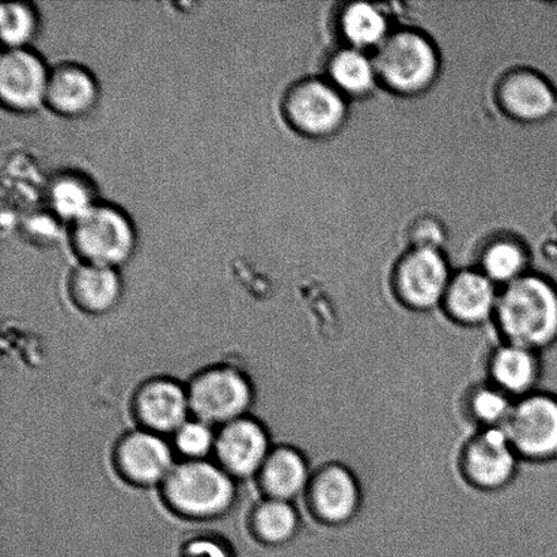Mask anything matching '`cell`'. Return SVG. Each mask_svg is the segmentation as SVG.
Here are the masks:
<instances>
[{"label":"cell","mask_w":557,"mask_h":557,"mask_svg":"<svg viewBox=\"0 0 557 557\" xmlns=\"http://www.w3.org/2000/svg\"><path fill=\"white\" fill-rule=\"evenodd\" d=\"M493 324L502 342L543 352L557 343V283L527 274L499 294Z\"/></svg>","instance_id":"cell-1"},{"label":"cell","mask_w":557,"mask_h":557,"mask_svg":"<svg viewBox=\"0 0 557 557\" xmlns=\"http://www.w3.org/2000/svg\"><path fill=\"white\" fill-rule=\"evenodd\" d=\"M71 252L82 264L119 270L138 249V231L128 212L111 201L98 200L67 225Z\"/></svg>","instance_id":"cell-2"},{"label":"cell","mask_w":557,"mask_h":557,"mask_svg":"<svg viewBox=\"0 0 557 557\" xmlns=\"http://www.w3.org/2000/svg\"><path fill=\"white\" fill-rule=\"evenodd\" d=\"M382 85L398 96H419L433 87L441 73V53L429 36L401 30L387 36L373 58Z\"/></svg>","instance_id":"cell-3"},{"label":"cell","mask_w":557,"mask_h":557,"mask_svg":"<svg viewBox=\"0 0 557 557\" xmlns=\"http://www.w3.org/2000/svg\"><path fill=\"white\" fill-rule=\"evenodd\" d=\"M278 112L293 134L313 141L335 136L349 113L342 92L320 76L293 81L283 91Z\"/></svg>","instance_id":"cell-4"},{"label":"cell","mask_w":557,"mask_h":557,"mask_svg":"<svg viewBox=\"0 0 557 557\" xmlns=\"http://www.w3.org/2000/svg\"><path fill=\"white\" fill-rule=\"evenodd\" d=\"M504 429L474 430L458 451L461 479L479 493H499L515 482L521 466Z\"/></svg>","instance_id":"cell-5"},{"label":"cell","mask_w":557,"mask_h":557,"mask_svg":"<svg viewBox=\"0 0 557 557\" xmlns=\"http://www.w3.org/2000/svg\"><path fill=\"white\" fill-rule=\"evenodd\" d=\"M504 431L522 462L556 461L557 395L539 389L518 398Z\"/></svg>","instance_id":"cell-6"},{"label":"cell","mask_w":557,"mask_h":557,"mask_svg":"<svg viewBox=\"0 0 557 557\" xmlns=\"http://www.w3.org/2000/svg\"><path fill=\"white\" fill-rule=\"evenodd\" d=\"M169 504L189 517H214L231 507L234 485L220 468L203 461L174 467L165 480Z\"/></svg>","instance_id":"cell-7"},{"label":"cell","mask_w":557,"mask_h":557,"mask_svg":"<svg viewBox=\"0 0 557 557\" xmlns=\"http://www.w3.org/2000/svg\"><path fill=\"white\" fill-rule=\"evenodd\" d=\"M451 276L449 261L441 250L413 248L393 271V295L403 308L428 313L441 309Z\"/></svg>","instance_id":"cell-8"},{"label":"cell","mask_w":557,"mask_h":557,"mask_svg":"<svg viewBox=\"0 0 557 557\" xmlns=\"http://www.w3.org/2000/svg\"><path fill=\"white\" fill-rule=\"evenodd\" d=\"M308 504L315 520L331 528H342L358 517L363 491L357 474L346 463L331 461L311 474Z\"/></svg>","instance_id":"cell-9"},{"label":"cell","mask_w":557,"mask_h":557,"mask_svg":"<svg viewBox=\"0 0 557 557\" xmlns=\"http://www.w3.org/2000/svg\"><path fill=\"white\" fill-rule=\"evenodd\" d=\"M49 69L41 54L29 48L3 49L0 58V103L16 114L46 107Z\"/></svg>","instance_id":"cell-10"},{"label":"cell","mask_w":557,"mask_h":557,"mask_svg":"<svg viewBox=\"0 0 557 557\" xmlns=\"http://www.w3.org/2000/svg\"><path fill=\"white\" fill-rule=\"evenodd\" d=\"M189 407L201 422L232 423L247 411L252 389L242 373L233 369L207 371L188 392Z\"/></svg>","instance_id":"cell-11"},{"label":"cell","mask_w":557,"mask_h":557,"mask_svg":"<svg viewBox=\"0 0 557 557\" xmlns=\"http://www.w3.org/2000/svg\"><path fill=\"white\" fill-rule=\"evenodd\" d=\"M100 98V81L87 65L64 60L49 69L46 108L57 116L67 120L90 116Z\"/></svg>","instance_id":"cell-12"},{"label":"cell","mask_w":557,"mask_h":557,"mask_svg":"<svg viewBox=\"0 0 557 557\" xmlns=\"http://www.w3.org/2000/svg\"><path fill=\"white\" fill-rule=\"evenodd\" d=\"M499 294L482 271L460 270L451 276L441 310L453 324L482 327L494 322Z\"/></svg>","instance_id":"cell-13"},{"label":"cell","mask_w":557,"mask_h":557,"mask_svg":"<svg viewBox=\"0 0 557 557\" xmlns=\"http://www.w3.org/2000/svg\"><path fill=\"white\" fill-rule=\"evenodd\" d=\"M500 111L522 123L547 122L557 112L556 87L537 71L516 70L496 89Z\"/></svg>","instance_id":"cell-14"},{"label":"cell","mask_w":557,"mask_h":557,"mask_svg":"<svg viewBox=\"0 0 557 557\" xmlns=\"http://www.w3.org/2000/svg\"><path fill=\"white\" fill-rule=\"evenodd\" d=\"M485 370V380L518 400L540 389L543 376L542 352L500 341L491 349Z\"/></svg>","instance_id":"cell-15"},{"label":"cell","mask_w":557,"mask_h":557,"mask_svg":"<svg viewBox=\"0 0 557 557\" xmlns=\"http://www.w3.org/2000/svg\"><path fill=\"white\" fill-rule=\"evenodd\" d=\"M216 451L227 471L237 476H248L263 468L269 458V438L258 423L238 419L222 430Z\"/></svg>","instance_id":"cell-16"},{"label":"cell","mask_w":557,"mask_h":557,"mask_svg":"<svg viewBox=\"0 0 557 557\" xmlns=\"http://www.w3.org/2000/svg\"><path fill=\"white\" fill-rule=\"evenodd\" d=\"M98 189L89 174L79 169H60L44 185L46 210L62 223H71L95 206Z\"/></svg>","instance_id":"cell-17"},{"label":"cell","mask_w":557,"mask_h":557,"mask_svg":"<svg viewBox=\"0 0 557 557\" xmlns=\"http://www.w3.org/2000/svg\"><path fill=\"white\" fill-rule=\"evenodd\" d=\"M120 469L128 479L139 484H151L166 480L173 471L172 451L160 436L135 433L119 446Z\"/></svg>","instance_id":"cell-18"},{"label":"cell","mask_w":557,"mask_h":557,"mask_svg":"<svg viewBox=\"0 0 557 557\" xmlns=\"http://www.w3.org/2000/svg\"><path fill=\"white\" fill-rule=\"evenodd\" d=\"M67 287L73 302L90 314H103L116 308L123 294L119 270L92 264H76L70 272Z\"/></svg>","instance_id":"cell-19"},{"label":"cell","mask_w":557,"mask_h":557,"mask_svg":"<svg viewBox=\"0 0 557 557\" xmlns=\"http://www.w3.org/2000/svg\"><path fill=\"white\" fill-rule=\"evenodd\" d=\"M188 408V393L168 380L150 382L136 397V411L141 422L158 433H171L187 423Z\"/></svg>","instance_id":"cell-20"},{"label":"cell","mask_w":557,"mask_h":557,"mask_svg":"<svg viewBox=\"0 0 557 557\" xmlns=\"http://www.w3.org/2000/svg\"><path fill=\"white\" fill-rule=\"evenodd\" d=\"M311 473L308 460L293 447H281L270 453L261 468L264 488L272 499L292 500L306 493Z\"/></svg>","instance_id":"cell-21"},{"label":"cell","mask_w":557,"mask_h":557,"mask_svg":"<svg viewBox=\"0 0 557 557\" xmlns=\"http://www.w3.org/2000/svg\"><path fill=\"white\" fill-rule=\"evenodd\" d=\"M515 403V398L484 380L463 392L461 412L474 430L504 429Z\"/></svg>","instance_id":"cell-22"},{"label":"cell","mask_w":557,"mask_h":557,"mask_svg":"<svg viewBox=\"0 0 557 557\" xmlns=\"http://www.w3.org/2000/svg\"><path fill=\"white\" fill-rule=\"evenodd\" d=\"M330 82L342 95L366 98L375 89L376 76L373 59L357 48H344L333 53L326 65Z\"/></svg>","instance_id":"cell-23"},{"label":"cell","mask_w":557,"mask_h":557,"mask_svg":"<svg viewBox=\"0 0 557 557\" xmlns=\"http://www.w3.org/2000/svg\"><path fill=\"white\" fill-rule=\"evenodd\" d=\"M341 32L351 48L381 46L387 38L389 24L384 11L370 3H349L341 14Z\"/></svg>","instance_id":"cell-24"},{"label":"cell","mask_w":557,"mask_h":557,"mask_svg":"<svg viewBox=\"0 0 557 557\" xmlns=\"http://www.w3.org/2000/svg\"><path fill=\"white\" fill-rule=\"evenodd\" d=\"M529 253L517 239L504 238L491 243L480 255V267L485 276L490 277L496 286L516 282L527 275Z\"/></svg>","instance_id":"cell-25"},{"label":"cell","mask_w":557,"mask_h":557,"mask_svg":"<svg viewBox=\"0 0 557 557\" xmlns=\"http://www.w3.org/2000/svg\"><path fill=\"white\" fill-rule=\"evenodd\" d=\"M40 30V13L30 2L3 3L0 37L4 49L29 48Z\"/></svg>","instance_id":"cell-26"},{"label":"cell","mask_w":557,"mask_h":557,"mask_svg":"<svg viewBox=\"0 0 557 557\" xmlns=\"http://www.w3.org/2000/svg\"><path fill=\"white\" fill-rule=\"evenodd\" d=\"M255 528L265 543H287L298 532L299 516L289 502L271 499L256 511Z\"/></svg>","instance_id":"cell-27"},{"label":"cell","mask_w":557,"mask_h":557,"mask_svg":"<svg viewBox=\"0 0 557 557\" xmlns=\"http://www.w3.org/2000/svg\"><path fill=\"white\" fill-rule=\"evenodd\" d=\"M177 449L189 458H201L209 455L214 446L209 424L201 422H187L176 431Z\"/></svg>","instance_id":"cell-28"},{"label":"cell","mask_w":557,"mask_h":557,"mask_svg":"<svg viewBox=\"0 0 557 557\" xmlns=\"http://www.w3.org/2000/svg\"><path fill=\"white\" fill-rule=\"evenodd\" d=\"M60 225H62V222L46 210L41 214L27 218L24 233L33 244H52L53 239H57Z\"/></svg>","instance_id":"cell-29"},{"label":"cell","mask_w":557,"mask_h":557,"mask_svg":"<svg viewBox=\"0 0 557 557\" xmlns=\"http://www.w3.org/2000/svg\"><path fill=\"white\" fill-rule=\"evenodd\" d=\"M184 557H231L227 550L221 544L211 542V540H198L188 545Z\"/></svg>","instance_id":"cell-30"}]
</instances>
